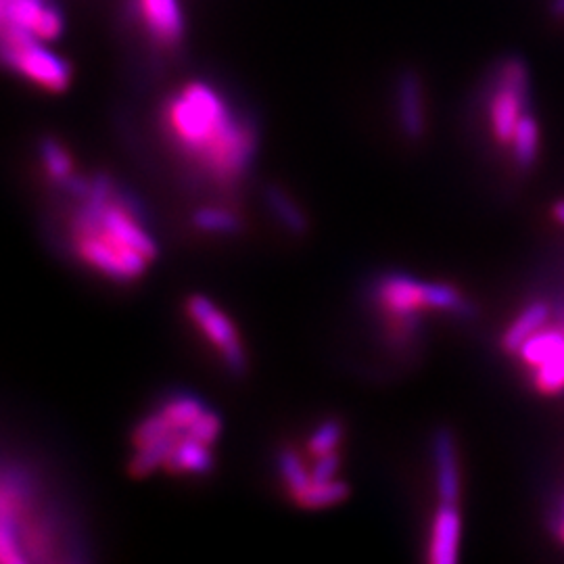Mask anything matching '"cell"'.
<instances>
[{
    "instance_id": "obj_5",
    "label": "cell",
    "mask_w": 564,
    "mask_h": 564,
    "mask_svg": "<svg viewBox=\"0 0 564 564\" xmlns=\"http://www.w3.org/2000/svg\"><path fill=\"white\" fill-rule=\"evenodd\" d=\"M186 316L230 374H245L249 360L239 328L214 299L207 295H191L186 299Z\"/></svg>"
},
{
    "instance_id": "obj_3",
    "label": "cell",
    "mask_w": 564,
    "mask_h": 564,
    "mask_svg": "<svg viewBox=\"0 0 564 564\" xmlns=\"http://www.w3.org/2000/svg\"><path fill=\"white\" fill-rule=\"evenodd\" d=\"M222 435V418L211 408L195 425H182V422L170 418L166 412L155 408L138 422L132 431V456L130 473L138 479L153 475L155 470H163L170 460L172 452L186 439L197 437L216 445Z\"/></svg>"
},
{
    "instance_id": "obj_23",
    "label": "cell",
    "mask_w": 564,
    "mask_h": 564,
    "mask_svg": "<svg viewBox=\"0 0 564 564\" xmlns=\"http://www.w3.org/2000/svg\"><path fill=\"white\" fill-rule=\"evenodd\" d=\"M552 211H554V218L564 226V201H558Z\"/></svg>"
},
{
    "instance_id": "obj_4",
    "label": "cell",
    "mask_w": 564,
    "mask_h": 564,
    "mask_svg": "<svg viewBox=\"0 0 564 564\" xmlns=\"http://www.w3.org/2000/svg\"><path fill=\"white\" fill-rule=\"evenodd\" d=\"M0 63L44 92L61 94L69 90L74 80V69L67 59L51 51L44 40L13 23L0 30Z\"/></svg>"
},
{
    "instance_id": "obj_6",
    "label": "cell",
    "mask_w": 564,
    "mask_h": 564,
    "mask_svg": "<svg viewBox=\"0 0 564 564\" xmlns=\"http://www.w3.org/2000/svg\"><path fill=\"white\" fill-rule=\"evenodd\" d=\"M32 504V485L13 473L0 475V562H28L26 550L32 542L28 516Z\"/></svg>"
},
{
    "instance_id": "obj_7",
    "label": "cell",
    "mask_w": 564,
    "mask_h": 564,
    "mask_svg": "<svg viewBox=\"0 0 564 564\" xmlns=\"http://www.w3.org/2000/svg\"><path fill=\"white\" fill-rule=\"evenodd\" d=\"M529 103V72L523 59L510 57L498 69L496 90L489 101L491 132L498 143L510 145L516 124L527 113Z\"/></svg>"
},
{
    "instance_id": "obj_8",
    "label": "cell",
    "mask_w": 564,
    "mask_h": 564,
    "mask_svg": "<svg viewBox=\"0 0 564 564\" xmlns=\"http://www.w3.org/2000/svg\"><path fill=\"white\" fill-rule=\"evenodd\" d=\"M132 13L149 40L163 51H176L186 38L180 0H132Z\"/></svg>"
},
{
    "instance_id": "obj_22",
    "label": "cell",
    "mask_w": 564,
    "mask_h": 564,
    "mask_svg": "<svg viewBox=\"0 0 564 564\" xmlns=\"http://www.w3.org/2000/svg\"><path fill=\"white\" fill-rule=\"evenodd\" d=\"M339 466H341V458L337 452H328L318 456L314 468L310 470L312 475V483H324V481H333L339 473Z\"/></svg>"
},
{
    "instance_id": "obj_15",
    "label": "cell",
    "mask_w": 564,
    "mask_h": 564,
    "mask_svg": "<svg viewBox=\"0 0 564 564\" xmlns=\"http://www.w3.org/2000/svg\"><path fill=\"white\" fill-rule=\"evenodd\" d=\"M548 316L550 310L546 303H531L529 308H525L523 314H519V318L508 326V331L502 337V347L510 351V354H516V351L525 345V341L531 339L539 328L546 324Z\"/></svg>"
},
{
    "instance_id": "obj_13",
    "label": "cell",
    "mask_w": 564,
    "mask_h": 564,
    "mask_svg": "<svg viewBox=\"0 0 564 564\" xmlns=\"http://www.w3.org/2000/svg\"><path fill=\"white\" fill-rule=\"evenodd\" d=\"M38 155L46 178H49L57 188H61V191L78 176L74 157L59 138L42 136L38 143Z\"/></svg>"
},
{
    "instance_id": "obj_18",
    "label": "cell",
    "mask_w": 564,
    "mask_h": 564,
    "mask_svg": "<svg viewBox=\"0 0 564 564\" xmlns=\"http://www.w3.org/2000/svg\"><path fill=\"white\" fill-rule=\"evenodd\" d=\"M533 383L546 395L564 389V341L550 351L542 362L533 366Z\"/></svg>"
},
{
    "instance_id": "obj_2",
    "label": "cell",
    "mask_w": 564,
    "mask_h": 564,
    "mask_svg": "<svg viewBox=\"0 0 564 564\" xmlns=\"http://www.w3.org/2000/svg\"><path fill=\"white\" fill-rule=\"evenodd\" d=\"M74 201L67 234L76 260L120 285L143 278L157 262L159 243L140 203L105 174L90 176Z\"/></svg>"
},
{
    "instance_id": "obj_1",
    "label": "cell",
    "mask_w": 564,
    "mask_h": 564,
    "mask_svg": "<svg viewBox=\"0 0 564 564\" xmlns=\"http://www.w3.org/2000/svg\"><path fill=\"white\" fill-rule=\"evenodd\" d=\"M161 130L174 151L201 178L216 186L241 182L257 153V128L224 92L205 80H191L161 105Z\"/></svg>"
},
{
    "instance_id": "obj_25",
    "label": "cell",
    "mask_w": 564,
    "mask_h": 564,
    "mask_svg": "<svg viewBox=\"0 0 564 564\" xmlns=\"http://www.w3.org/2000/svg\"><path fill=\"white\" fill-rule=\"evenodd\" d=\"M552 13L556 17H564V0H554V3H552Z\"/></svg>"
},
{
    "instance_id": "obj_12",
    "label": "cell",
    "mask_w": 564,
    "mask_h": 564,
    "mask_svg": "<svg viewBox=\"0 0 564 564\" xmlns=\"http://www.w3.org/2000/svg\"><path fill=\"white\" fill-rule=\"evenodd\" d=\"M431 454H433L439 498L441 502L456 504L460 498V468H458L456 439L452 431L448 429L435 431L433 443H431Z\"/></svg>"
},
{
    "instance_id": "obj_19",
    "label": "cell",
    "mask_w": 564,
    "mask_h": 564,
    "mask_svg": "<svg viewBox=\"0 0 564 564\" xmlns=\"http://www.w3.org/2000/svg\"><path fill=\"white\" fill-rule=\"evenodd\" d=\"M349 498V485L345 481H324L310 483V487L293 498L301 508H328Z\"/></svg>"
},
{
    "instance_id": "obj_20",
    "label": "cell",
    "mask_w": 564,
    "mask_h": 564,
    "mask_svg": "<svg viewBox=\"0 0 564 564\" xmlns=\"http://www.w3.org/2000/svg\"><path fill=\"white\" fill-rule=\"evenodd\" d=\"M276 464H278V473H280L282 481L287 483V487L291 491V498H297L301 491L310 487L312 475H310V470L305 468L299 454H295L293 450H282L276 458Z\"/></svg>"
},
{
    "instance_id": "obj_24",
    "label": "cell",
    "mask_w": 564,
    "mask_h": 564,
    "mask_svg": "<svg viewBox=\"0 0 564 564\" xmlns=\"http://www.w3.org/2000/svg\"><path fill=\"white\" fill-rule=\"evenodd\" d=\"M556 535H558L560 542L564 544V506H562V514H560V519H558V523H556Z\"/></svg>"
},
{
    "instance_id": "obj_11",
    "label": "cell",
    "mask_w": 564,
    "mask_h": 564,
    "mask_svg": "<svg viewBox=\"0 0 564 564\" xmlns=\"http://www.w3.org/2000/svg\"><path fill=\"white\" fill-rule=\"evenodd\" d=\"M462 519L460 510L454 502H441L431 525L429 560L433 564H452L458 560L460 552Z\"/></svg>"
},
{
    "instance_id": "obj_17",
    "label": "cell",
    "mask_w": 564,
    "mask_h": 564,
    "mask_svg": "<svg viewBox=\"0 0 564 564\" xmlns=\"http://www.w3.org/2000/svg\"><path fill=\"white\" fill-rule=\"evenodd\" d=\"M512 155L519 168H531L539 155V124L527 111L512 134Z\"/></svg>"
},
{
    "instance_id": "obj_14",
    "label": "cell",
    "mask_w": 564,
    "mask_h": 564,
    "mask_svg": "<svg viewBox=\"0 0 564 564\" xmlns=\"http://www.w3.org/2000/svg\"><path fill=\"white\" fill-rule=\"evenodd\" d=\"M264 201L270 209V214L278 220L282 228L295 234V237H301V234L308 232V218H305L303 209L291 199L287 191H282L280 186H268Z\"/></svg>"
},
{
    "instance_id": "obj_9",
    "label": "cell",
    "mask_w": 564,
    "mask_h": 564,
    "mask_svg": "<svg viewBox=\"0 0 564 564\" xmlns=\"http://www.w3.org/2000/svg\"><path fill=\"white\" fill-rule=\"evenodd\" d=\"M427 287L429 282L410 274H387L376 282L374 297L389 316L402 320L406 326H418L420 312L429 310Z\"/></svg>"
},
{
    "instance_id": "obj_10",
    "label": "cell",
    "mask_w": 564,
    "mask_h": 564,
    "mask_svg": "<svg viewBox=\"0 0 564 564\" xmlns=\"http://www.w3.org/2000/svg\"><path fill=\"white\" fill-rule=\"evenodd\" d=\"M397 122L410 140L425 136L427 130V109H425V88L416 72H404L395 86Z\"/></svg>"
},
{
    "instance_id": "obj_16",
    "label": "cell",
    "mask_w": 564,
    "mask_h": 564,
    "mask_svg": "<svg viewBox=\"0 0 564 564\" xmlns=\"http://www.w3.org/2000/svg\"><path fill=\"white\" fill-rule=\"evenodd\" d=\"M191 222L199 232L209 234V237H234L243 228L241 218L222 205H203L195 209Z\"/></svg>"
},
{
    "instance_id": "obj_21",
    "label": "cell",
    "mask_w": 564,
    "mask_h": 564,
    "mask_svg": "<svg viewBox=\"0 0 564 564\" xmlns=\"http://www.w3.org/2000/svg\"><path fill=\"white\" fill-rule=\"evenodd\" d=\"M343 439V425L339 420H324L322 425L316 427V431L312 433L310 441H308V450L314 456H322L328 452H335L337 445Z\"/></svg>"
}]
</instances>
